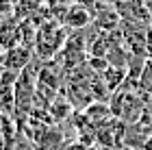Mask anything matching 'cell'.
Returning a JSON list of instances; mask_svg holds the SVG:
<instances>
[{
	"label": "cell",
	"instance_id": "obj_1",
	"mask_svg": "<svg viewBox=\"0 0 152 150\" xmlns=\"http://www.w3.org/2000/svg\"><path fill=\"white\" fill-rule=\"evenodd\" d=\"M67 42V29L59 20H46L39 24L37 35H35V57L41 61H52L57 54L63 50V46Z\"/></svg>",
	"mask_w": 152,
	"mask_h": 150
},
{
	"label": "cell",
	"instance_id": "obj_8",
	"mask_svg": "<svg viewBox=\"0 0 152 150\" xmlns=\"http://www.w3.org/2000/svg\"><path fill=\"white\" fill-rule=\"evenodd\" d=\"M85 118L91 126H102L111 120V107L104 105V102H91L87 109H85Z\"/></svg>",
	"mask_w": 152,
	"mask_h": 150
},
{
	"label": "cell",
	"instance_id": "obj_5",
	"mask_svg": "<svg viewBox=\"0 0 152 150\" xmlns=\"http://www.w3.org/2000/svg\"><path fill=\"white\" fill-rule=\"evenodd\" d=\"M94 20V13L87 9V7H80V4H67V9L61 18V24L65 26L67 31H85Z\"/></svg>",
	"mask_w": 152,
	"mask_h": 150
},
{
	"label": "cell",
	"instance_id": "obj_13",
	"mask_svg": "<svg viewBox=\"0 0 152 150\" xmlns=\"http://www.w3.org/2000/svg\"><path fill=\"white\" fill-rule=\"evenodd\" d=\"M61 2H70V0H46V4H61Z\"/></svg>",
	"mask_w": 152,
	"mask_h": 150
},
{
	"label": "cell",
	"instance_id": "obj_14",
	"mask_svg": "<svg viewBox=\"0 0 152 150\" xmlns=\"http://www.w3.org/2000/svg\"><path fill=\"white\" fill-rule=\"evenodd\" d=\"M115 150H137V148H133V146H126V144H122V146H117Z\"/></svg>",
	"mask_w": 152,
	"mask_h": 150
},
{
	"label": "cell",
	"instance_id": "obj_3",
	"mask_svg": "<svg viewBox=\"0 0 152 150\" xmlns=\"http://www.w3.org/2000/svg\"><path fill=\"white\" fill-rule=\"evenodd\" d=\"M20 72L4 70L0 72V111L11 115L15 113V83H18Z\"/></svg>",
	"mask_w": 152,
	"mask_h": 150
},
{
	"label": "cell",
	"instance_id": "obj_9",
	"mask_svg": "<svg viewBox=\"0 0 152 150\" xmlns=\"http://www.w3.org/2000/svg\"><path fill=\"white\" fill-rule=\"evenodd\" d=\"M102 78H104V85L109 91H115L120 83L126 78V67H120V65H109L104 72H102Z\"/></svg>",
	"mask_w": 152,
	"mask_h": 150
},
{
	"label": "cell",
	"instance_id": "obj_7",
	"mask_svg": "<svg viewBox=\"0 0 152 150\" xmlns=\"http://www.w3.org/2000/svg\"><path fill=\"white\" fill-rule=\"evenodd\" d=\"M18 122L0 111V150H15L18 148Z\"/></svg>",
	"mask_w": 152,
	"mask_h": 150
},
{
	"label": "cell",
	"instance_id": "obj_2",
	"mask_svg": "<svg viewBox=\"0 0 152 150\" xmlns=\"http://www.w3.org/2000/svg\"><path fill=\"white\" fill-rule=\"evenodd\" d=\"M111 113L117 120H122L124 124H135L141 120L143 113V102L135 96V94H115L113 102H111Z\"/></svg>",
	"mask_w": 152,
	"mask_h": 150
},
{
	"label": "cell",
	"instance_id": "obj_6",
	"mask_svg": "<svg viewBox=\"0 0 152 150\" xmlns=\"http://www.w3.org/2000/svg\"><path fill=\"white\" fill-rule=\"evenodd\" d=\"M33 59H35V50H33L31 46H24V44L4 50V54H2L4 67H7V70H13V72H22L24 67L31 65Z\"/></svg>",
	"mask_w": 152,
	"mask_h": 150
},
{
	"label": "cell",
	"instance_id": "obj_10",
	"mask_svg": "<svg viewBox=\"0 0 152 150\" xmlns=\"http://www.w3.org/2000/svg\"><path fill=\"white\" fill-rule=\"evenodd\" d=\"M46 4V0H18V4H15V15L20 20H24V18H33V15H37V13L41 11V7Z\"/></svg>",
	"mask_w": 152,
	"mask_h": 150
},
{
	"label": "cell",
	"instance_id": "obj_4",
	"mask_svg": "<svg viewBox=\"0 0 152 150\" xmlns=\"http://www.w3.org/2000/svg\"><path fill=\"white\" fill-rule=\"evenodd\" d=\"M22 44V35H20V18L15 13L0 18V50H9Z\"/></svg>",
	"mask_w": 152,
	"mask_h": 150
},
{
	"label": "cell",
	"instance_id": "obj_11",
	"mask_svg": "<svg viewBox=\"0 0 152 150\" xmlns=\"http://www.w3.org/2000/svg\"><path fill=\"white\" fill-rule=\"evenodd\" d=\"M48 113L52 115V120H63V118H67V115L72 113V105L67 102L65 98H57V100H52L50 102V109H48Z\"/></svg>",
	"mask_w": 152,
	"mask_h": 150
},
{
	"label": "cell",
	"instance_id": "obj_12",
	"mask_svg": "<svg viewBox=\"0 0 152 150\" xmlns=\"http://www.w3.org/2000/svg\"><path fill=\"white\" fill-rule=\"evenodd\" d=\"M15 4H18V0H0V18L11 15L15 11Z\"/></svg>",
	"mask_w": 152,
	"mask_h": 150
}]
</instances>
